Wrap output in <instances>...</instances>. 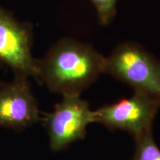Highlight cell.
I'll return each mask as SVG.
<instances>
[{"label":"cell","mask_w":160,"mask_h":160,"mask_svg":"<svg viewBox=\"0 0 160 160\" xmlns=\"http://www.w3.org/2000/svg\"><path fill=\"white\" fill-rule=\"evenodd\" d=\"M105 58L89 44L62 39L37 59V79L52 92L80 96L104 73Z\"/></svg>","instance_id":"6da1fadb"},{"label":"cell","mask_w":160,"mask_h":160,"mask_svg":"<svg viewBox=\"0 0 160 160\" xmlns=\"http://www.w3.org/2000/svg\"><path fill=\"white\" fill-rule=\"evenodd\" d=\"M104 73L151 97L160 105V59L132 42L119 44L105 58Z\"/></svg>","instance_id":"7a4b0ae2"},{"label":"cell","mask_w":160,"mask_h":160,"mask_svg":"<svg viewBox=\"0 0 160 160\" xmlns=\"http://www.w3.org/2000/svg\"><path fill=\"white\" fill-rule=\"evenodd\" d=\"M54 110L45 113L43 121L49 137L50 148L59 152L78 140L85 139L87 128L94 122V111L79 95H64Z\"/></svg>","instance_id":"3957f363"},{"label":"cell","mask_w":160,"mask_h":160,"mask_svg":"<svg viewBox=\"0 0 160 160\" xmlns=\"http://www.w3.org/2000/svg\"><path fill=\"white\" fill-rule=\"evenodd\" d=\"M160 105L145 93L136 92L130 98L118 100L94 111V122L111 131H126L139 137L153 129V122Z\"/></svg>","instance_id":"277c9868"},{"label":"cell","mask_w":160,"mask_h":160,"mask_svg":"<svg viewBox=\"0 0 160 160\" xmlns=\"http://www.w3.org/2000/svg\"><path fill=\"white\" fill-rule=\"evenodd\" d=\"M30 24L19 22L0 5V62L15 76L37 79V59L32 55Z\"/></svg>","instance_id":"5b68a950"},{"label":"cell","mask_w":160,"mask_h":160,"mask_svg":"<svg viewBox=\"0 0 160 160\" xmlns=\"http://www.w3.org/2000/svg\"><path fill=\"white\" fill-rule=\"evenodd\" d=\"M41 120L39 105L27 77L15 76L0 85V127L22 131Z\"/></svg>","instance_id":"8992f818"},{"label":"cell","mask_w":160,"mask_h":160,"mask_svg":"<svg viewBox=\"0 0 160 160\" xmlns=\"http://www.w3.org/2000/svg\"><path fill=\"white\" fill-rule=\"evenodd\" d=\"M134 140L135 151L131 160H160V149L153 138V129Z\"/></svg>","instance_id":"52a82bcc"},{"label":"cell","mask_w":160,"mask_h":160,"mask_svg":"<svg viewBox=\"0 0 160 160\" xmlns=\"http://www.w3.org/2000/svg\"><path fill=\"white\" fill-rule=\"evenodd\" d=\"M97 12L99 23L108 25L114 19L117 13V0H91Z\"/></svg>","instance_id":"ba28073f"}]
</instances>
